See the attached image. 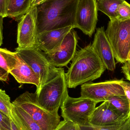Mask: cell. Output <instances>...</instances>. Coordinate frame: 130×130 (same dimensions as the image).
<instances>
[{
  "label": "cell",
  "instance_id": "cell-1",
  "mask_svg": "<svg viewBox=\"0 0 130 130\" xmlns=\"http://www.w3.org/2000/svg\"><path fill=\"white\" fill-rule=\"evenodd\" d=\"M78 1L46 0L37 6V35L44 31L73 26Z\"/></svg>",
  "mask_w": 130,
  "mask_h": 130
},
{
  "label": "cell",
  "instance_id": "cell-2",
  "mask_svg": "<svg viewBox=\"0 0 130 130\" xmlns=\"http://www.w3.org/2000/svg\"><path fill=\"white\" fill-rule=\"evenodd\" d=\"M72 61L65 73L67 87L70 88L100 78L106 69L91 44L76 52Z\"/></svg>",
  "mask_w": 130,
  "mask_h": 130
},
{
  "label": "cell",
  "instance_id": "cell-3",
  "mask_svg": "<svg viewBox=\"0 0 130 130\" xmlns=\"http://www.w3.org/2000/svg\"><path fill=\"white\" fill-rule=\"evenodd\" d=\"M63 68L36 91L39 106L51 113H58L59 109L69 95Z\"/></svg>",
  "mask_w": 130,
  "mask_h": 130
},
{
  "label": "cell",
  "instance_id": "cell-4",
  "mask_svg": "<svg viewBox=\"0 0 130 130\" xmlns=\"http://www.w3.org/2000/svg\"><path fill=\"white\" fill-rule=\"evenodd\" d=\"M27 113L42 130H54L60 122L58 113H51L41 107L37 101L36 93L25 92L12 102Z\"/></svg>",
  "mask_w": 130,
  "mask_h": 130
},
{
  "label": "cell",
  "instance_id": "cell-5",
  "mask_svg": "<svg viewBox=\"0 0 130 130\" xmlns=\"http://www.w3.org/2000/svg\"><path fill=\"white\" fill-rule=\"evenodd\" d=\"M105 32L115 59L123 64L127 60L130 50V19L110 20Z\"/></svg>",
  "mask_w": 130,
  "mask_h": 130
},
{
  "label": "cell",
  "instance_id": "cell-6",
  "mask_svg": "<svg viewBox=\"0 0 130 130\" xmlns=\"http://www.w3.org/2000/svg\"><path fill=\"white\" fill-rule=\"evenodd\" d=\"M16 52L22 59L32 69L39 77V88L55 76L61 67H56L48 60L43 52L36 46L27 48H17Z\"/></svg>",
  "mask_w": 130,
  "mask_h": 130
},
{
  "label": "cell",
  "instance_id": "cell-7",
  "mask_svg": "<svg viewBox=\"0 0 130 130\" xmlns=\"http://www.w3.org/2000/svg\"><path fill=\"white\" fill-rule=\"evenodd\" d=\"M97 102L88 98H73L69 95L61 105L64 120L70 121L79 126L89 125V120L96 107Z\"/></svg>",
  "mask_w": 130,
  "mask_h": 130
},
{
  "label": "cell",
  "instance_id": "cell-8",
  "mask_svg": "<svg viewBox=\"0 0 130 130\" xmlns=\"http://www.w3.org/2000/svg\"><path fill=\"white\" fill-rule=\"evenodd\" d=\"M98 21L96 0H78L73 27L91 37Z\"/></svg>",
  "mask_w": 130,
  "mask_h": 130
},
{
  "label": "cell",
  "instance_id": "cell-9",
  "mask_svg": "<svg viewBox=\"0 0 130 130\" xmlns=\"http://www.w3.org/2000/svg\"><path fill=\"white\" fill-rule=\"evenodd\" d=\"M120 80L83 84L81 87V97L90 99L98 103L105 101L111 96L125 95L119 84Z\"/></svg>",
  "mask_w": 130,
  "mask_h": 130
},
{
  "label": "cell",
  "instance_id": "cell-10",
  "mask_svg": "<svg viewBox=\"0 0 130 130\" xmlns=\"http://www.w3.org/2000/svg\"><path fill=\"white\" fill-rule=\"evenodd\" d=\"M37 7H31L28 12L18 21V48H27L35 46L37 35Z\"/></svg>",
  "mask_w": 130,
  "mask_h": 130
},
{
  "label": "cell",
  "instance_id": "cell-11",
  "mask_svg": "<svg viewBox=\"0 0 130 130\" xmlns=\"http://www.w3.org/2000/svg\"><path fill=\"white\" fill-rule=\"evenodd\" d=\"M78 39L77 33L72 28L67 34L58 49L50 53H43L49 61L56 67L66 66L76 53Z\"/></svg>",
  "mask_w": 130,
  "mask_h": 130
},
{
  "label": "cell",
  "instance_id": "cell-12",
  "mask_svg": "<svg viewBox=\"0 0 130 130\" xmlns=\"http://www.w3.org/2000/svg\"><path fill=\"white\" fill-rule=\"evenodd\" d=\"M130 117L121 116L105 101L95 108L90 117L89 124L99 126L121 125Z\"/></svg>",
  "mask_w": 130,
  "mask_h": 130
},
{
  "label": "cell",
  "instance_id": "cell-13",
  "mask_svg": "<svg viewBox=\"0 0 130 130\" xmlns=\"http://www.w3.org/2000/svg\"><path fill=\"white\" fill-rule=\"evenodd\" d=\"M92 46L105 69L110 71H114L116 69L115 58L104 27L96 29Z\"/></svg>",
  "mask_w": 130,
  "mask_h": 130
},
{
  "label": "cell",
  "instance_id": "cell-14",
  "mask_svg": "<svg viewBox=\"0 0 130 130\" xmlns=\"http://www.w3.org/2000/svg\"><path fill=\"white\" fill-rule=\"evenodd\" d=\"M73 28L70 26L53 30L44 31L37 34L36 46L43 52L49 53L57 50L61 46L65 37Z\"/></svg>",
  "mask_w": 130,
  "mask_h": 130
},
{
  "label": "cell",
  "instance_id": "cell-15",
  "mask_svg": "<svg viewBox=\"0 0 130 130\" xmlns=\"http://www.w3.org/2000/svg\"><path fill=\"white\" fill-rule=\"evenodd\" d=\"M9 73L13 75L19 83L33 84L36 86V90L39 89L40 85L39 77L31 67L19 55L17 65Z\"/></svg>",
  "mask_w": 130,
  "mask_h": 130
},
{
  "label": "cell",
  "instance_id": "cell-16",
  "mask_svg": "<svg viewBox=\"0 0 130 130\" xmlns=\"http://www.w3.org/2000/svg\"><path fill=\"white\" fill-rule=\"evenodd\" d=\"M31 2L32 0H9L6 17L19 21L31 8Z\"/></svg>",
  "mask_w": 130,
  "mask_h": 130
},
{
  "label": "cell",
  "instance_id": "cell-17",
  "mask_svg": "<svg viewBox=\"0 0 130 130\" xmlns=\"http://www.w3.org/2000/svg\"><path fill=\"white\" fill-rule=\"evenodd\" d=\"M12 115L27 130H42L37 123L25 111L13 105Z\"/></svg>",
  "mask_w": 130,
  "mask_h": 130
},
{
  "label": "cell",
  "instance_id": "cell-18",
  "mask_svg": "<svg viewBox=\"0 0 130 130\" xmlns=\"http://www.w3.org/2000/svg\"><path fill=\"white\" fill-rule=\"evenodd\" d=\"M119 114L124 117L130 116L129 103L126 95H114L106 100Z\"/></svg>",
  "mask_w": 130,
  "mask_h": 130
},
{
  "label": "cell",
  "instance_id": "cell-19",
  "mask_svg": "<svg viewBox=\"0 0 130 130\" xmlns=\"http://www.w3.org/2000/svg\"><path fill=\"white\" fill-rule=\"evenodd\" d=\"M125 0H96L98 11L106 14L110 20H117V10Z\"/></svg>",
  "mask_w": 130,
  "mask_h": 130
},
{
  "label": "cell",
  "instance_id": "cell-20",
  "mask_svg": "<svg viewBox=\"0 0 130 130\" xmlns=\"http://www.w3.org/2000/svg\"><path fill=\"white\" fill-rule=\"evenodd\" d=\"M18 55L6 49L0 48V67L9 72L17 65Z\"/></svg>",
  "mask_w": 130,
  "mask_h": 130
},
{
  "label": "cell",
  "instance_id": "cell-21",
  "mask_svg": "<svg viewBox=\"0 0 130 130\" xmlns=\"http://www.w3.org/2000/svg\"><path fill=\"white\" fill-rule=\"evenodd\" d=\"M12 104L9 95L0 89V111L10 118L12 116Z\"/></svg>",
  "mask_w": 130,
  "mask_h": 130
},
{
  "label": "cell",
  "instance_id": "cell-22",
  "mask_svg": "<svg viewBox=\"0 0 130 130\" xmlns=\"http://www.w3.org/2000/svg\"><path fill=\"white\" fill-rule=\"evenodd\" d=\"M79 126L81 130H130V117L123 124L121 125L99 126L89 124Z\"/></svg>",
  "mask_w": 130,
  "mask_h": 130
},
{
  "label": "cell",
  "instance_id": "cell-23",
  "mask_svg": "<svg viewBox=\"0 0 130 130\" xmlns=\"http://www.w3.org/2000/svg\"><path fill=\"white\" fill-rule=\"evenodd\" d=\"M117 13V20L124 21L130 19V4L124 1L119 5Z\"/></svg>",
  "mask_w": 130,
  "mask_h": 130
},
{
  "label": "cell",
  "instance_id": "cell-24",
  "mask_svg": "<svg viewBox=\"0 0 130 130\" xmlns=\"http://www.w3.org/2000/svg\"><path fill=\"white\" fill-rule=\"evenodd\" d=\"M54 130H81L79 125L67 120L60 121Z\"/></svg>",
  "mask_w": 130,
  "mask_h": 130
},
{
  "label": "cell",
  "instance_id": "cell-25",
  "mask_svg": "<svg viewBox=\"0 0 130 130\" xmlns=\"http://www.w3.org/2000/svg\"><path fill=\"white\" fill-rule=\"evenodd\" d=\"M0 128L2 130H11L10 118L0 111Z\"/></svg>",
  "mask_w": 130,
  "mask_h": 130
},
{
  "label": "cell",
  "instance_id": "cell-26",
  "mask_svg": "<svg viewBox=\"0 0 130 130\" xmlns=\"http://www.w3.org/2000/svg\"><path fill=\"white\" fill-rule=\"evenodd\" d=\"M119 84L123 88L125 95L127 98L130 106V82L124 81L123 79H121Z\"/></svg>",
  "mask_w": 130,
  "mask_h": 130
},
{
  "label": "cell",
  "instance_id": "cell-27",
  "mask_svg": "<svg viewBox=\"0 0 130 130\" xmlns=\"http://www.w3.org/2000/svg\"><path fill=\"white\" fill-rule=\"evenodd\" d=\"M121 67L122 73H124L126 78L130 82V60H127L124 62Z\"/></svg>",
  "mask_w": 130,
  "mask_h": 130
},
{
  "label": "cell",
  "instance_id": "cell-28",
  "mask_svg": "<svg viewBox=\"0 0 130 130\" xmlns=\"http://www.w3.org/2000/svg\"><path fill=\"white\" fill-rule=\"evenodd\" d=\"M9 0H0V17H7V7Z\"/></svg>",
  "mask_w": 130,
  "mask_h": 130
},
{
  "label": "cell",
  "instance_id": "cell-29",
  "mask_svg": "<svg viewBox=\"0 0 130 130\" xmlns=\"http://www.w3.org/2000/svg\"><path fill=\"white\" fill-rule=\"evenodd\" d=\"M9 73L0 67V81L6 82L8 79Z\"/></svg>",
  "mask_w": 130,
  "mask_h": 130
},
{
  "label": "cell",
  "instance_id": "cell-30",
  "mask_svg": "<svg viewBox=\"0 0 130 130\" xmlns=\"http://www.w3.org/2000/svg\"><path fill=\"white\" fill-rule=\"evenodd\" d=\"M3 18L0 17V46L3 43Z\"/></svg>",
  "mask_w": 130,
  "mask_h": 130
},
{
  "label": "cell",
  "instance_id": "cell-31",
  "mask_svg": "<svg viewBox=\"0 0 130 130\" xmlns=\"http://www.w3.org/2000/svg\"><path fill=\"white\" fill-rule=\"evenodd\" d=\"M46 1V0H32L31 7H37Z\"/></svg>",
  "mask_w": 130,
  "mask_h": 130
},
{
  "label": "cell",
  "instance_id": "cell-32",
  "mask_svg": "<svg viewBox=\"0 0 130 130\" xmlns=\"http://www.w3.org/2000/svg\"><path fill=\"white\" fill-rule=\"evenodd\" d=\"M11 121V130H19L18 129L17 127L16 126L15 123H14L13 120L10 118Z\"/></svg>",
  "mask_w": 130,
  "mask_h": 130
},
{
  "label": "cell",
  "instance_id": "cell-33",
  "mask_svg": "<svg viewBox=\"0 0 130 130\" xmlns=\"http://www.w3.org/2000/svg\"><path fill=\"white\" fill-rule=\"evenodd\" d=\"M127 60H130V50L129 53V55H128V58H127Z\"/></svg>",
  "mask_w": 130,
  "mask_h": 130
},
{
  "label": "cell",
  "instance_id": "cell-34",
  "mask_svg": "<svg viewBox=\"0 0 130 130\" xmlns=\"http://www.w3.org/2000/svg\"><path fill=\"white\" fill-rule=\"evenodd\" d=\"M0 130H2L1 129V128H0Z\"/></svg>",
  "mask_w": 130,
  "mask_h": 130
}]
</instances>
